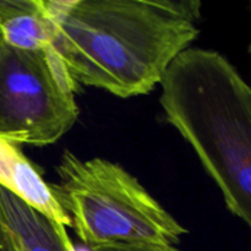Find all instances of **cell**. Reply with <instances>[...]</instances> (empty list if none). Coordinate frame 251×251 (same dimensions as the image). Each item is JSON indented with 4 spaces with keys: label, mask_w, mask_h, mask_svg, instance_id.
<instances>
[{
    "label": "cell",
    "mask_w": 251,
    "mask_h": 251,
    "mask_svg": "<svg viewBox=\"0 0 251 251\" xmlns=\"http://www.w3.org/2000/svg\"><path fill=\"white\" fill-rule=\"evenodd\" d=\"M51 194L74 232L88 248L124 244L176 247L189 230L125 168L65 151L55 168Z\"/></svg>",
    "instance_id": "cell-3"
},
{
    "label": "cell",
    "mask_w": 251,
    "mask_h": 251,
    "mask_svg": "<svg viewBox=\"0 0 251 251\" xmlns=\"http://www.w3.org/2000/svg\"><path fill=\"white\" fill-rule=\"evenodd\" d=\"M53 49L76 85L147 95L200 34V0H44Z\"/></svg>",
    "instance_id": "cell-1"
},
{
    "label": "cell",
    "mask_w": 251,
    "mask_h": 251,
    "mask_svg": "<svg viewBox=\"0 0 251 251\" xmlns=\"http://www.w3.org/2000/svg\"><path fill=\"white\" fill-rule=\"evenodd\" d=\"M0 213L19 251H76L68 229L0 185Z\"/></svg>",
    "instance_id": "cell-6"
},
{
    "label": "cell",
    "mask_w": 251,
    "mask_h": 251,
    "mask_svg": "<svg viewBox=\"0 0 251 251\" xmlns=\"http://www.w3.org/2000/svg\"><path fill=\"white\" fill-rule=\"evenodd\" d=\"M0 185L15 194L59 227H71L37 167L22 153L19 145L0 139Z\"/></svg>",
    "instance_id": "cell-5"
},
{
    "label": "cell",
    "mask_w": 251,
    "mask_h": 251,
    "mask_svg": "<svg viewBox=\"0 0 251 251\" xmlns=\"http://www.w3.org/2000/svg\"><path fill=\"white\" fill-rule=\"evenodd\" d=\"M0 38L21 50L53 49V25L44 0H0Z\"/></svg>",
    "instance_id": "cell-7"
},
{
    "label": "cell",
    "mask_w": 251,
    "mask_h": 251,
    "mask_svg": "<svg viewBox=\"0 0 251 251\" xmlns=\"http://www.w3.org/2000/svg\"><path fill=\"white\" fill-rule=\"evenodd\" d=\"M0 251H19L9 228L2 220L1 213H0Z\"/></svg>",
    "instance_id": "cell-9"
},
{
    "label": "cell",
    "mask_w": 251,
    "mask_h": 251,
    "mask_svg": "<svg viewBox=\"0 0 251 251\" xmlns=\"http://www.w3.org/2000/svg\"><path fill=\"white\" fill-rule=\"evenodd\" d=\"M91 251H179L176 247L168 245H153V244H132V245H109V247L95 248Z\"/></svg>",
    "instance_id": "cell-8"
},
{
    "label": "cell",
    "mask_w": 251,
    "mask_h": 251,
    "mask_svg": "<svg viewBox=\"0 0 251 251\" xmlns=\"http://www.w3.org/2000/svg\"><path fill=\"white\" fill-rule=\"evenodd\" d=\"M164 119L220 189L232 216L251 225V88L223 54L189 47L161 78Z\"/></svg>",
    "instance_id": "cell-2"
},
{
    "label": "cell",
    "mask_w": 251,
    "mask_h": 251,
    "mask_svg": "<svg viewBox=\"0 0 251 251\" xmlns=\"http://www.w3.org/2000/svg\"><path fill=\"white\" fill-rule=\"evenodd\" d=\"M77 87L54 49L21 50L0 38V139L55 144L78 119Z\"/></svg>",
    "instance_id": "cell-4"
}]
</instances>
